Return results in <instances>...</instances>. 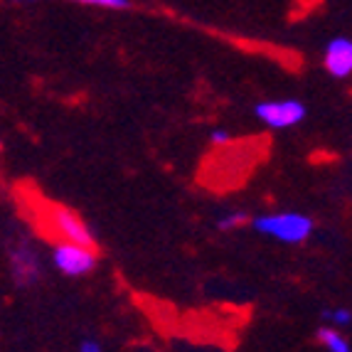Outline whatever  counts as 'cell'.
Segmentation results:
<instances>
[{"instance_id": "6da1fadb", "label": "cell", "mask_w": 352, "mask_h": 352, "mask_svg": "<svg viewBox=\"0 0 352 352\" xmlns=\"http://www.w3.org/2000/svg\"><path fill=\"white\" fill-rule=\"evenodd\" d=\"M252 227L258 234L278 239L283 244H300L313 234V219L300 212H274L252 219Z\"/></svg>"}, {"instance_id": "7a4b0ae2", "label": "cell", "mask_w": 352, "mask_h": 352, "mask_svg": "<svg viewBox=\"0 0 352 352\" xmlns=\"http://www.w3.org/2000/svg\"><path fill=\"white\" fill-rule=\"evenodd\" d=\"M305 113H308V109L298 99H276V101L269 99V101H258L254 106V116L274 131L294 129V126H298L303 121Z\"/></svg>"}, {"instance_id": "3957f363", "label": "cell", "mask_w": 352, "mask_h": 352, "mask_svg": "<svg viewBox=\"0 0 352 352\" xmlns=\"http://www.w3.org/2000/svg\"><path fill=\"white\" fill-rule=\"evenodd\" d=\"M99 261L96 256V249L82 247V244H74V241H59L57 247L52 249V264L59 274L72 278L87 276L91 274Z\"/></svg>"}, {"instance_id": "277c9868", "label": "cell", "mask_w": 352, "mask_h": 352, "mask_svg": "<svg viewBox=\"0 0 352 352\" xmlns=\"http://www.w3.org/2000/svg\"><path fill=\"white\" fill-rule=\"evenodd\" d=\"M47 219H50V224H52L54 232H57L59 239L96 249V239H94V234H91V229L87 227V222H84L74 210L54 205V207H50Z\"/></svg>"}, {"instance_id": "5b68a950", "label": "cell", "mask_w": 352, "mask_h": 352, "mask_svg": "<svg viewBox=\"0 0 352 352\" xmlns=\"http://www.w3.org/2000/svg\"><path fill=\"white\" fill-rule=\"evenodd\" d=\"M10 274L12 281L20 288H30L40 281L42 274V261L37 249L30 241H20L10 249Z\"/></svg>"}, {"instance_id": "8992f818", "label": "cell", "mask_w": 352, "mask_h": 352, "mask_svg": "<svg viewBox=\"0 0 352 352\" xmlns=\"http://www.w3.org/2000/svg\"><path fill=\"white\" fill-rule=\"evenodd\" d=\"M323 65L335 79L352 76V37H333L325 47Z\"/></svg>"}, {"instance_id": "52a82bcc", "label": "cell", "mask_w": 352, "mask_h": 352, "mask_svg": "<svg viewBox=\"0 0 352 352\" xmlns=\"http://www.w3.org/2000/svg\"><path fill=\"white\" fill-rule=\"evenodd\" d=\"M318 340H320V345H323L328 352H352V347H350V342H347V338L340 333V330L335 328V325L318 330Z\"/></svg>"}, {"instance_id": "ba28073f", "label": "cell", "mask_w": 352, "mask_h": 352, "mask_svg": "<svg viewBox=\"0 0 352 352\" xmlns=\"http://www.w3.org/2000/svg\"><path fill=\"white\" fill-rule=\"evenodd\" d=\"M69 3H79V6L89 8H104V10H129L133 6L131 0H69Z\"/></svg>"}, {"instance_id": "9c48e42d", "label": "cell", "mask_w": 352, "mask_h": 352, "mask_svg": "<svg viewBox=\"0 0 352 352\" xmlns=\"http://www.w3.org/2000/svg\"><path fill=\"white\" fill-rule=\"evenodd\" d=\"M323 318H328L335 328H342V325L352 323V311H347V308H325Z\"/></svg>"}, {"instance_id": "30bf717a", "label": "cell", "mask_w": 352, "mask_h": 352, "mask_svg": "<svg viewBox=\"0 0 352 352\" xmlns=\"http://www.w3.org/2000/svg\"><path fill=\"white\" fill-rule=\"evenodd\" d=\"M247 214L244 212H227V214H222V217L217 219V227L222 229V232H229V229H236L241 227V224L247 222Z\"/></svg>"}, {"instance_id": "8fae6325", "label": "cell", "mask_w": 352, "mask_h": 352, "mask_svg": "<svg viewBox=\"0 0 352 352\" xmlns=\"http://www.w3.org/2000/svg\"><path fill=\"white\" fill-rule=\"evenodd\" d=\"M210 141L214 143V146H227V143L232 141V133L224 129H214V131H210Z\"/></svg>"}, {"instance_id": "7c38bea8", "label": "cell", "mask_w": 352, "mask_h": 352, "mask_svg": "<svg viewBox=\"0 0 352 352\" xmlns=\"http://www.w3.org/2000/svg\"><path fill=\"white\" fill-rule=\"evenodd\" d=\"M79 352H104V350H101V345L96 340H82Z\"/></svg>"}, {"instance_id": "4fadbf2b", "label": "cell", "mask_w": 352, "mask_h": 352, "mask_svg": "<svg viewBox=\"0 0 352 352\" xmlns=\"http://www.w3.org/2000/svg\"><path fill=\"white\" fill-rule=\"evenodd\" d=\"M8 3H37V0H8Z\"/></svg>"}, {"instance_id": "5bb4252c", "label": "cell", "mask_w": 352, "mask_h": 352, "mask_svg": "<svg viewBox=\"0 0 352 352\" xmlns=\"http://www.w3.org/2000/svg\"><path fill=\"white\" fill-rule=\"evenodd\" d=\"M0 151H3V141H0Z\"/></svg>"}]
</instances>
